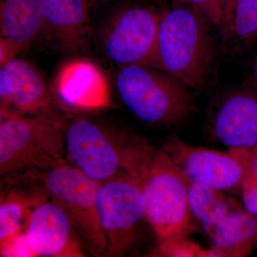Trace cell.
<instances>
[{
	"label": "cell",
	"mask_w": 257,
	"mask_h": 257,
	"mask_svg": "<svg viewBox=\"0 0 257 257\" xmlns=\"http://www.w3.org/2000/svg\"><path fill=\"white\" fill-rule=\"evenodd\" d=\"M52 89L61 104L73 110H99L112 106L107 77L87 59L64 62L55 74Z\"/></svg>",
	"instance_id": "12"
},
{
	"label": "cell",
	"mask_w": 257,
	"mask_h": 257,
	"mask_svg": "<svg viewBox=\"0 0 257 257\" xmlns=\"http://www.w3.org/2000/svg\"><path fill=\"white\" fill-rule=\"evenodd\" d=\"M116 86L128 110L147 124L177 126L194 111L188 87L160 69L144 65L121 67Z\"/></svg>",
	"instance_id": "4"
},
{
	"label": "cell",
	"mask_w": 257,
	"mask_h": 257,
	"mask_svg": "<svg viewBox=\"0 0 257 257\" xmlns=\"http://www.w3.org/2000/svg\"><path fill=\"white\" fill-rule=\"evenodd\" d=\"M231 36L242 41L257 37V0H237L235 5Z\"/></svg>",
	"instance_id": "19"
},
{
	"label": "cell",
	"mask_w": 257,
	"mask_h": 257,
	"mask_svg": "<svg viewBox=\"0 0 257 257\" xmlns=\"http://www.w3.org/2000/svg\"><path fill=\"white\" fill-rule=\"evenodd\" d=\"M44 32L49 41L64 53L87 48L91 33L86 0H41Z\"/></svg>",
	"instance_id": "14"
},
{
	"label": "cell",
	"mask_w": 257,
	"mask_h": 257,
	"mask_svg": "<svg viewBox=\"0 0 257 257\" xmlns=\"http://www.w3.org/2000/svg\"><path fill=\"white\" fill-rule=\"evenodd\" d=\"M1 37L22 47L31 43L44 31L41 0H1Z\"/></svg>",
	"instance_id": "16"
},
{
	"label": "cell",
	"mask_w": 257,
	"mask_h": 257,
	"mask_svg": "<svg viewBox=\"0 0 257 257\" xmlns=\"http://www.w3.org/2000/svg\"><path fill=\"white\" fill-rule=\"evenodd\" d=\"M23 48L16 42L1 37L0 40V66L4 67L15 59L20 50Z\"/></svg>",
	"instance_id": "26"
},
{
	"label": "cell",
	"mask_w": 257,
	"mask_h": 257,
	"mask_svg": "<svg viewBox=\"0 0 257 257\" xmlns=\"http://www.w3.org/2000/svg\"><path fill=\"white\" fill-rule=\"evenodd\" d=\"M212 24L188 3L162 12L157 42V69L187 87H204L216 55Z\"/></svg>",
	"instance_id": "1"
},
{
	"label": "cell",
	"mask_w": 257,
	"mask_h": 257,
	"mask_svg": "<svg viewBox=\"0 0 257 257\" xmlns=\"http://www.w3.org/2000/svg\"><path fill=\"white\" fill-rule=\"evenodd\" d=\"M207 249L193 242L187 236L169 238L158 241L152 256L205 257Z\"/></svg>",
	"instance_id": "20"
},
{
	"label": "cell",
	"mask_w": 257,
	"mask_h": 257,
	"mask_svg": "<svg viewBox=\"0 0 257 257\" xmlns=\"http://www.w3.org/2000/svg\"><path fill=\"white\" fill-rule=\"evenodd\" d=\"M208 124L213 137L229 149L257 146V84L223 93L211 106Z\"/></svg>",
	"instance_id": "10"
},
{
	"label": "cell",
	"mask_w": 257,
	"mask_h": 257,
	"mask_svg": "<svg viewBox=\"0 0 257 257\" xmlns=\"http://www.w3.org/2000/svg\"><path fill=\"white\" fill-rule=\"evenodd\" d=\"M89 8L93 5L99 4V3H105V2L109 1V0H86Z\"/></svg>",
	"instance_id": "27"
},
{
	"label": "cell",
	"mask_w": 257,
	"mask_h": 257,
	"mask_svg": "<svg viewBox=\"0 0 257 257\" xmlns=\"http://www.w3.org/2000/svg\"><path fill=\"white\" fill-rule=\"evenodd\" d=\"M229 152L239 161L244 175L257 182V146L251 148H232Z\"/></svg>",
	"instance_id": "21"
},
{
	"label": "cell",
	"mask_w": 257,
	"mask_h": 257,
	"mask_svg": "<svg viewBox=\"0 0 257 257\" xmlns=\"http://www.w3.org/2000/svg\"><path fill=\"white\" fill-rule=\"evenodd\" d=\"M162 16L154 7L123 5L106 22L101 35L104 53L119 68L144 65L157 69V42Z\"/></svg>",
	"instance_id": "7"
},
{
	"label": "cell",
	"mask_w": 257,
	"mask_h": 257,
	"mask_svg": "<svg viewBox=\"0 0 257 257\" xmlns=\"http://www.w3.org/2000/svg\"><path fill=\"white\" fill-rule=\"evenodd\" d=\"M241 191L246 211L257 216V182L244 175L241 182Z\"/></svg>",
	"instance_id": "24"
},
{
	"label": "cell",
	"mask_w": 257,
	"mask_h": 257,
	"mask_svg": "<svg viewBox=\"0 0 257 257\" xmlns=\"http://www.w3.org/2000/svg\"><path fill=\"white\" fill-rule=\"evenodd\" d=\"M30 177L40 181L41 191L63 208L91 252L105 254L107 241L97 209V194L101 182L66 161Z\"/></svg>",
	"instance_id": "6"
},
{
	"label": "cell",
	"mask_w": 257,
	"mask_h": 257,
	"mask_svg": "<svg viewBox=\"0 0 257 257\" xmlns=\"http://www.w3.org/2000/svg\"><path fill=\"white\" fill-rule=\"evenodd\" d=\"M64 143L72 165L99 182L122 175L140 180L155 150L143 140L84 117L67 124Z\"/></svg>",
	"instance_id": "2"
},
{
	"label": "cell",
	"mask_w": 257,
	"mask_h": 257,
	"mask_svg": "<svg viewBox=\"0 0 257 257\" xmlns=\"http://www.w3.org/2000/svg\"><path fill=\"white\" fill-rule=\"evenodd\" d=\"M1 256H37V253L30 246L25 234H22L16 239L0 246Z\"/></svg>",
	"instance_id": "22"
},
{
	"label": "cell",
	"mask_w": 257,
	"mask_h": 257,
	"mask_svg": "<svg viewBox=\"0 0 257 257\" xmlns=\"http://www.w3.org/2000/svg\"><path fill=\"white\" fill-rule=\"evenodd\" d=\"M31 199L17 191H12L2 197L0 203V246L23 234L30 214Z\"/></svg>",
	"instance_id": "18"
},
{
	"label": "cell",
	"mask_w": 257,
	"mask_h": 257,
	"mask_svg": "<svg viewBox=\"0 0 257 257\" xmlns=\"http://www.w3.org/2000/svg\"><path fill=\"white\" fill-rule=\"evenodd\" d=\"M253 75L254 78L255 82L257 84V55L255 57L254 62L253 65Z\"/></svg>",
	"instance_id": "28"
},
{
	"label": "cell",
	"mask_w": 257,
	"mask_h": 257,
	"mask_svg": "<svg viewBox=\"0 0 257 257\" xmlns=\"http://www.w3.org/2000/svg\"><path fill=\"white\" fill-rule=\"evenodd\" d=\"M97 209L107 241L105 255L122 256L133 247L145 217V202L140 181L128 175L101 182Z\"/></svg>",
	"instance_id": "8"
},
{
	"label": "cell",
	"mask_w": 257,
	"mask_h": 257,
	"mask_svg": "<svg viewBox=\"0 0 257 257\" xmlns=\"http://www.w3.org/2000/svg\"><path fill=\"white\" fill-rule=\"evenodd\" d=\"M236 1L237 0H219L221 18L219 28L224 42L227 41L231 37V23Z\"/></svg>",
	"instance_id": "25"
},
{
	"label": "cell",
	"mask_w": 257,
	"mask_h": 257,
	"mask_svg": "<svg viewBox=\"0 0 257 257\" xmlns=\"http://www.w3.org/2000/svg\"><path fill=\"white\" fill-rule=\"evenodd\" d=\"M139 181L145 217L158 241L187 236L192 218L187 177L164 150H154Z\"/></svg>",
	"instance_id": "5"
},
{
	"label": "cell",
	"mask_w": 257,
	"mask_h": 257,
	"mask_svg": "<svg viewBox=\"0 0 257 257\" xmlns=\"http://www.w3.org/2000/svg\"><path fill=\"white\" fill-rule=\"evenodd\" d=\"M162 150L191 180L221 191L241 190L244 171L229 152L192 146L176 136Z\"/></svg>",
	"instance_id": "11"
},
{
	"label": "cell",
	"mask_w": 257,
	"mask_h": 257,
	"mask_svg": "<svg viewBox=\"0 0 257 257\" xmlns=\"http://www.w3.org/2000/svg\"><path fill=\"white\" fill-rule=\"evenodd\" d=\"M187 179L191 212L204 228L216 224L231 211L239 209L237 203L226 197L223 191Z\"/></svg>",
	"instance_id": "17"
},
{
	"label": "cell",
	"mask_w": 257,
	"mask_h": 257,
	"mask_svg": "<svg viewBox=\"0 0 257 257\" xmlns=\"http://www.w3.org/2000/svg\"><path fill=\"white\" fill-rule=\"evenodd\" d=\"M205 230L215 257L245 256L257 244L256 216L240 208Z\"/></svg>",
	"instance_id": "15"
},
{
	"label": "cell",
	"mask_w": 257,
	"mask_h": 257,
	"mask_svg": "<svg viewBox=\"0 0 257 257\" xmlns=\"http://www.w3.org/2000/svg\"><path fill=\"white\" fill-rule=\"evenodd\" d=\"M172 2V5L177 4V3H187L186 0H171Z\"/></svg>",
	"instance_id": "29"
},
{
	"label": "cell",
	"mask_w": 257,
	"mask_h": 257,
	"mask_svg": "<svg viewBox=\"0 0 257 257\" xmlns=\"http://www.w3.org/2000/svg\"><path fill=\"white\" fill-rule=\"evenodd\" d=\"M186 1L199 10L214 26L219 28L221 18L219 0H186Z\"/></svg>",
	"instance_id": "23"
},
{
	"label": "cell",
	"mask_w": 257,
	"mask_h": 257,
	"mask_svg": "<svg viewBox=\"0 0 257 257\" xmlns=\"http://www.w3.org/2000/svg\"><path fill=\"white\" fill-rule=\"evenodd\" d=\"M66 123L52 109L31 115L0 109L1 175H37L65 162Z\"/></svg>",
	"instance_id": "3"
},
{
	"label": "cell",
	"mask_w": 257,
	"mask_h": 257,
	"mask_svg": "<svg viewBox=\"0 0 257 257\" xmlns=\"http://www.w3.org/2000/svg\"><path fill=\"white\" fill-rule=\"evenodd\" d=\"M0 109L28 115L49 110L52 104L41 74L19 58L0 69Z\"/></svg>",
	"instance_id": "13"
},
{
	"label": "cell",
	"mask_w": 257,
	"mask_h": 257,
	"mask_svg": "<svg viewBox=\"0 0 257 257\" xmlns=\"http://www.w3.org/2000/svg\"><path fill=\"white\" fill-rule=\"evenodd\" d=\"M30 199L25 234L37 256H84L77 229L63 208L41 190Z\"/></svg>",
	"instance_id": "9"
}]
</instances>
